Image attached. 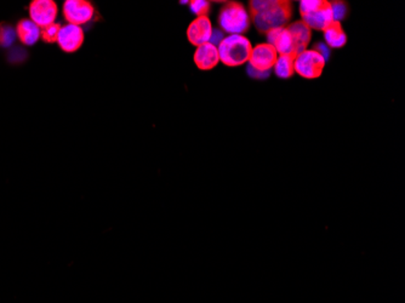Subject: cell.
Masks as SVG:
<instances>
[{
	"label": "cell",
	"mask_w": 405,
	"mask_h": 303,
	"mask_svg": "<svg viewBox=\"0 0 405 303\" xmlns=\"http://www.w3.org/2000/svg\"><path fill=\"white\" fill-rule=\"evenodd\" d=\"M249 6L255 27L263 33H267L271 29L284 27L292 16L290 1L254 0L250 1Z\"/></svg>",
	"instance_id": "obj_1"
},
{
	"label": "cell",
	"mask_w": 405,
	"mask_h": 303,
	"mask_svg": "<svg viewBox=\"0 0 405 303\" xmlns=\"http://www.w3.org/2000/svg\"><path fill=\"white\" fill-rule=\"evenodd\" d=\"M220 61L229 67L242 66L249 61V57L253 50L251 43L243 34H231L224 37V40L217 47Z\"/></svg>",
	"instance_id": "obj_2"
},
{
	"label": "cell",
	"mask_w": 405,
	"mask_h": 303,
	"mask_svg": "<svg viewBox=\"0 0 405 303\" xmlns=\"http://www.w3.org/2000/svg\"><path fill=\"white\" fill-rule=\"evenodd\" d=\"M219 24L222 32L229 35L245 33L250 27V16L243 5L232 1L220 11Z\"/></svg>",
	"instance_id": "obj_3"
},
{
	"label": "cell",
	"mask_w": 405,
	"mask_h": 303,
	"mask_svg": "<svg viewBox=\"0 0 405 303\" xmlns=\"http://www.w3.org/2000/svg\"><path fill=\"white\" fill-rule=\"evenodd\" d=\"M325 60L315 50H307L296 55L294 71L305 79H317L324 69Z\"/></svg>",
	"instance_id": "obj_4"
},
{
	"label": "cell",
	"mask_w": 405,
	"mask_h": 303,
	"mask_svg": "<svg viewBox=\"0 0 405 303\" xmlns=\"http://www.w3.org/2000/svg\"><path fill=\"white\" fill-rule=\"evenodd\" d=\"M95 15V8L85 0H67L63 4V16L68 24L81 26L90 22Z\"/></svg>",
	"instance_id": "obj_5"
},
{
	"label": "cell",
	"mask_w": 405,
	"mask_h": 303,
	"mask_svg": "<svg viewBox=\"0 0 405 303\" xmlns=\"http://www.w3.org/2000/svg\"><path fill=\"white\" fill-rule=\"evenodd\" d=\"M29 17L39 28H45L55 24L58 17V5L53 0H34L29 5Z\"/></svg>",
	"instance_id": "obj_6"
},
{
	"label": "cell",
	"mask_w": 405,
	"mask_h": 303,
	"mask_svg": "<svg viewBox=\"0 0 405 303\" xmlns=\"http://www.w3.org/2000/svg\"><path fill=\"white\" fill-rule=\"evenodd\" d=\"M278 58L274 48L267 43L258 44L251 50L249 57V66L260 72H271Z\"/></svg>",
	"instance_id": "obj_7"
},
{
	"label": "cell",
	"mask_w": 405,
	"mask_h": 303,
	"mask_svg": "<svg viewBox=\"0 0 405 303\" xmlns=\"http://www.w3.org/2000/svg\"><path fill=\"white\" fill-rule=\"evenodd\" d=\"M83 43H84V32L81 26L67 24L61 27L58 38V47L61 48V50L72 54V52L78 51Z\"/></svg>",
	"instance_id": "obj_8"
},
{
	"label": "cell",
	"mask_w": 405,
	"mask_h": 303,
	"mask_svg": "<svg viewBox=\"0 0 405 303\" xmlns=\"http://www.w3.org/2000/svg\"><path fill=\"white\" fill-rule=\"evenodd\" d=\"M213 34V24L208 16L197 17L187 29V38L195 47H201L209 43Z\"/></svg>",
	"instance_id": "obj_9"
},
{
	"label": "cell",
	"mask_w": 405,
	"mask_h": 303,
	"mask_svg": "<svg viewBox=\"0 0 405 303\" xmlns=\"http://www.w3.org/2000/svg\"><path fill=\"white\" fill-rule=\"evenodd\" d=\"M267 44L272 45L279 55H294V40L286 27L271 29L267 32Z\"/></svg>",
	"instance_id": "obj_10"
},
{
	"label": "cell",
	"mask_w": 405,
	"mask_h": 303,
	"mask_svg": "<svg viewBox=\"0 0 405 303\" xmlns=\"http://www.w3.org/2000/svg\"><path fill=\"white\" fill-rule=\"evenodd\" d=\"M302 22L307 24L310 28L317 29V31H324L328 28L330 24L334 22L329 1H323L320 9L302 16Z\"/></svg>",
	"instance_id": "obj_11"
},
{
	"label": "cell",
	"mask_w": 405,
	"mask_h": 303,
	"mask_svg": "<svg viewBox=\"0 0 405 303\" xmlns=\"http://www.w3.org/2000/svg\"><path fill=\"white\" fill-rule=\"evenodd\" d=\"M193 60L199 69L210 71L220 62L219 50L213 44H203L201 47H197Z\"/></svg>",
	"instance_id": "obj_12"
},
{
	"label": "cell",
	"mask_w": 405,
	"mask_h": 303,
	"mask_svg": "<svg viewBox=\"0 0 405 303\" xmlns=\"http://www.w3.org/2000/svg\"><path fill=\"white\" fill-rule=\"evenodd\" d=\"M286 28L289 29L292 40H294V55H299L302 51H305L306 48L310 44L312 33L311 28L302 21H297L294 24H290Z\"/></svg>",
	"instance_id": "obj_13"
},
{
	"label": "cell",
	"mask_w": 405,
	"mask_h": 303,
	"mask_svg": "<svg viewBox=\"0 0 405 303\" xmlns=\"http://www.w3.org/2000/svg\"><path fill=\"white\" fill-rule=\"evenodd\" d=\"M16 35L21 43L32 47L42 37V28H39L31 19H21L16 27Z\"/></svg>",
	"instance_id": "obj_14"
},
{
	"label": "cell",
	"mask_w": 405,
	"mask_h": 303,
	"mask_svg": "<svg viewBox=\"0 0 405 303\" xmlns=\"http://www.w3.org/2000/svg\"><path fill=\"white\" fill-rule=\"evenodd\" d=\"M325 44L329 48H342L347 43V35L340 22H333L328 28L324 29Z\"/></svg>",
	"instance_id": "obj_15"
},
{
	"label": "cell",
	"mask_w": 405,
	"mask_h": 303,
	"mask_svg": "<svg viewBox=\"0 0 405 303\" xmlns=\"http://www.w3.org/2000/svg\"><path fill=\"white\" fill-rule=\"evenodd\" d=\"M294 60L295 56L291 55H279L276 58V63L273 66L274 73L276 76H279L281 79H289L294 76Z\"/></svg>",
	"instance_id": "obj_16"
},
{
	"label": "cell",
	"mask_w": 405,
	"mask_h": 303,
	"mask_svg": "<svg viewBox=\"0 0 405 303\" xmlns=\"http://www.w3.org/2000/svg\"><path fill=\"white\" fill-rule=\"evenodd\" d=\"M16 38V31L11 26L1 24L0 26V47L1 48H9L13 45Z\"/></svg>",
	"instance_id": "obj_17"
},
{
	"label": "cell",
	"mask_w": 405,
	"mask_h": 303,
	"mask_svg": "<svg viewBox=\"0 0 405 303\" xmlns=\"http://www.w3.org/2000/svg\"><path fill=\"white\" fill-rule=\"evenodd\" d=\"M61 27L63 26L60 24H53L42 29V38H43L44 42L49 44L58 42V33H60Z\"/></svg>",
	"instance_id": "obj_18"
},
{
	"label": "cell",
	"mask_w": 405,
	"mask_h": 303,
	"mask_svg": "<svg viewBox=\"0 0 405 303\" xmlns=\"http://www.w3.org/2000/svg\"><path fill=\"white\" fill-rule=\"evenodd\" d=\"M330 6H331L334 22H341L347 15L348 8L346 3H343V1H333V3H330Z\"/></svg>",
	"instance_id": "obj_19"
},
{
	"label": "cell",
	"mask_w": 405,
	"mask_h": 303,
	"mask_svg": "<svg viewBox=\"0 0 405 303\" xmlns=\"http://www.w3.org/2000/svg\"><path fill=\"white\" fill-rule=\"evenodd\" d=\"M190 8H191V11L193 14H196L198 17H201V16H206V14L209 13L210 3L209 1H205V0H193L190 4Z\"/></svg>",
	"instance_id": "obj_20"
},
{
	"label": "cell",
	"mask_w": 405,
	"mask_h": 303,
	"mask_svg": "<svg viewBox=\"0 0 405 303\" xmlns=\"http://www.w3.org/2000/svg\"><path fill=\"white\" fill-rule=\"evenodd\" d=\"M322 0H302L300 1V13L302 16L311 14L317 9H320L322 5Z\"/></svg>",
	"instance_id": "obj_21"
},
{
	"label": "cell",
	"mask_w": 405,
	"mask_h": 303,
	"mask_svg": "<svg viewBox=\"0 0 405 303\" xmlns=\"http://www.w3.org/2000/svg\"><path fill=\"white\" fill-rule=\"evenodd\" d=\"M247 72H248L249 76L254 78V79H258V81H263L270 76V73L271 72H260L258 69H254L253 67L248 66L247 68Z\"/></svg>",
	"instance_id": "obj_22"
},
{
	"label": "cell",
	"mask_w": 405,
	"mask_h": 303,
	"mask_svg": "<svg viewBox=\"0 0 405 303\" xmlns=\"http://www.w3.org/2000/svg\"><path fill=\"white\" fill-rule=\"evenodd\" d=\"M315 51L320 54V56L324 58L325 62L328 61V58L330 57V48L325 43H318L315 44Z\"/></svg>",
	"instance_id": "obj_23"
},
{
	"label": "cell",
	"mask_w": 405,
	"mask_h": 303,
	"mask_svg": "<svg viewBox=\"0 0 405 303\" xmlns=\"http://www.w3.org/2000/svg\"><path fill=\"white\" fill-rule=\"evenodd\" d=\"M224 32L220 31V29H213V34H211V38H210V44H213L214 47H219L220 43L224 40Z\"/></svg>",
	"instance_id": "obj_24"
}]
</instances>
